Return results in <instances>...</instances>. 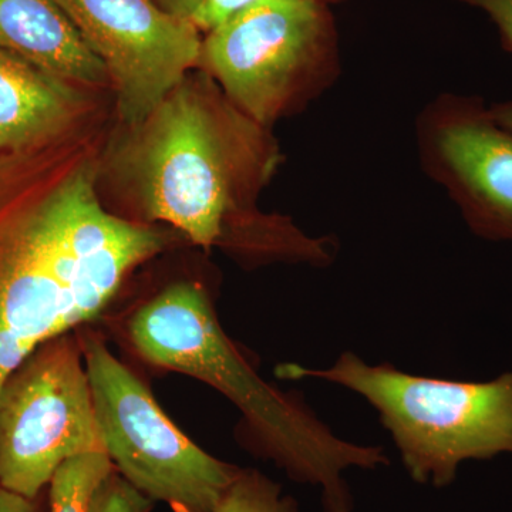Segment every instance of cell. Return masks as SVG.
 I'll list each match as a JSON object with an SVG mask.
<instances>
[{"instance_id": "1", "label": "cell", "mask_w": 512, "mask_h": 512, "mask_svg": "<svg viewBox=\"0 0 512 512\" xmlns=\"http://www.w3.org/2000/svg\"><path fill=\"white\" fill-rule=\"evenodd\" d=\"M163 232L111 214L77 161L0 171V389L37 348L104 311Z\"/></svg>"}, {"instance_id": "2", "label": "cell", "mask_w": 512, "mask_h": 512, "mask_svg": "<svg viewBox=\"0 0 512 512\" xmlns=\"http://www.w3.org/2000/svg\"><path fill=\"white\" fill-rule=\"evenodd\" d=\"M128 335L146 362L224 394L242 414L249 447L296 483L320 488L325 512H353L346 470L390 463L382 447L340 439L302 399L265 382L228 338L200 285L165 288L134 313Z\"/></svg>"}, {"instance_id": "3", "label": "cell", "mask_w": 512, "mask_h": 512, "mask_svg": "<svg viewBox=\"0 0 512 512\" xmlns=\"http://www.w3.org/2000/svg\"><path fill=\"white\" fill-rule=\"evenodd\" d=\"M133 131L123 163L148 220L217 244L242 190L268 170L255 121L184 79Z\"/></svg>"}, {"instance_id": "4", "label": "cell", "mask_w": 512, "mask_h": 512, "mask_svg": "<svg viewBox=\"0 0 512 512\" xmlns=\"http://www.w3.org/2000/svg\"><path fill=\"white\" fill-rule=\"evenodd\" d=\"M284 375L339 384L372 404L416 483L444 488L464 461L512 454V372L458 382L369 365L345 352L328 369L288 365Z\"/></svg>"}, {"instance_id": "5", "label": "cell", "mask_w": 512, "mask_h": 512, "mask_svg": "<svg viewBox=\"0 0 512 512\" xmlns=\"http://www.w3.org/2000/svg\"><path fill=\"white\" fill-rule=\"evenodd\" d=\"M84 363L104 451L124 480L174 512H215L239 467L198 447L106 343L86 335Z\"/></svg>"}, {"instance_id": "6", "label": "cell", "mask_w": 512, "mask_h": 512, "mask_svg": "<svg viewBox=\"0 0 512 512\" xmlns=\"http://www.w3.org/2000/svg\"><path fill=\"white\" fill-rule=\"evenodd\" d=\"M94 451L104 446L82 345L66 333L0 389V487L35 501L66 461Z\"/></svg>"}, {"instance_id": "7", "label": "cell", "mask_w": 512, "mask_h": 512, "mask_svg": "<svg viewBox=\"0 0 512 512\" xmlns=\"http://www.w3.org/2000/svg\"><path fill=\"white\" fill-rule=\"evenodd\" d=\"M322 0H254L202 42L200 63L256 124L275 119L329 47Z\"/></svg>"}, {"instance_id": "8", "label": "cell", "mask_w": 512, "mask_h": 512, "mask_svg": "<svg viewBox=\"0 0 512 512\" xmlns=\"http://www.w3.org/2000/svg\"><path fill=\"white\" fill-rule=\"evenodd\" d=\"M106 66L121 121L140 127L200 63L202 40L190 19L157 0H59Z\"/></svg>"}, {"instance_id": "9", "label": "cell", "mask_w": 512, "mask_h": 512, "mask_svg": "<svg viewBox=\"0 0 512 512\" xmlns=\"http://www.w3.org/2000/svg\"><path fill=\"white\" fill-rule=\"evenodd\" d=\"M437 146L474 231L512 241L511 131L476 104H461L444 121Z\"/></svg>"}, {"instance_id": "10", "label": "cell", "mask_w": 512, "mask_h": 512, "mask_svg": "<svg viewBox=\"0 0 512 512\" xmlns=\"http://www.w3.org/2000/svg\"><path fill=\"white\" fill-rule=\"evenodd\" d=\"M0 49L70 84L110 79L59 0H0Z\"/></svg>"}, {"instance_id": "11", "label": "cell", "mask_w": 512, "mask_h": 512, "mask_svg": "<svg viewBox=\"0 0 512 512\" xmlns=\"http://www.w3.org/2000/svg\"><path fill=\"white\" fill-rule=\"evenodd\" d=\"M80 99L72 84L0 49V151L32 150L72 131Z\"/></svg>"}, {"instance_id": "12", "label": "cell", "mask_w": 512, "mask_h": 512, "mask_svg": "<svg viewBox=\"0 0 512 512\" xmlns=\"http://www.w3.org/2000/svg\"><path fill=\"white\" fill-rule=\"evenodd\" d=\"M114 471L104 451L66 461L50 481V512H87L99 485Z\"/></svg>"}, {"instance_id": "13", "label": "cell", "mask_w": 512, "mask_h": 512, "mask_svg": "<svg viewBox=\"0 0 512 512\" xmlns=\"http://www.w3.org/2000/svg\"><path fill=\"white\" fill-rule=\"evenodd\" d=\"M215 512H298V501L258 470L239 468Z\"/></svg>"}, {"instance_id": "14", "label": "cell", "mask_w": 512, "mask_h": 512, "mask_svg": "<svg viewBox=\"0 0 512 512\" xmlns=\"http://www.w3.org/2000/svg\"><path fill=\"white\" fill-rule=\"evenodd\" d=\"M153 501L141 494L114 468L97 488L87 512H150Z\"/></svg>"}, {"instance_id": "15", "label": "cell", "mask_w": 512, "mask_h": 512, "mask_svg": "<svg viewBox=\"0 0 512 512\" xmlns=\"http://www.w3.org/2000/svg\"><path fill=\"white\" fill-rule=\"evenodd\" d=\"M484 10L500 30L505 49L512 52V0H460Z\"/></svg>"}, {"instance_id": "16", "label": "cell", "mask_w": 512, "mask_h": 512, "mask_svg": "<svg viewBox=\"0 0 512 512\" xmlns=\"http://www.w3.org/2000/svg\"><path fill=\"white\" fill-rule=\"evenodd\" d=\"M0 512H36L32 500L0 487Z\"/></svg>"}, {"instance_id": "17", "label": "cell", "mask_w": 512, "mask_h": 512, "mask_svg": "<svg viewBox=\"0 0 512 512\" xmlns=\"http://www.w3.org/2000/svg\"><path fill=\"white\" fill-rule=\"evenodd\" d=\"M157 2L168 12L191 20V16L200 6L201 0H157Z\"/></svg>"}, {"instance_id": "18", "label": "cell", "mask_w": 512, "mask_h": 512, "mask_svg": "<svg viewBox=\"0 0 512 512\" xmlns=\"http://www.w3.org/2000/svg\"><path fill=\"white\" fill-rule=\"evenodd\" d=\"M491 119L501 127L507 128L512 133V101L510 103L497 104L493 110L488 111Z\"/></svg>"}]
</instances>
